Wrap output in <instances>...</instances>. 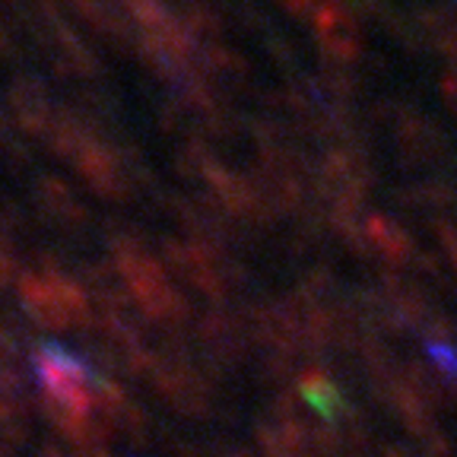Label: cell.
<instances>
[{"instance_id": "1", "label": "cell", "mask_w": 457, "mask_h": 457, "mask_svg": "<svg viewBox=\"0 0 457 457\" xmlns=\"http://www.w3.org/2000/svg\"><path fill=\"white\" fill-rule=\"evenodd\" d=\"M20 299L29 318L48 330L93 328V302L77 283L64 277H22Z\"/></svg>"}, {"instance_id": "2", "label": "cell", "mask_w": 457, "mask_h": 457, "mask_svg": "<svg viewBox=\"0 0 457 457\" xmlns=\"http://www.w3.org/2000/svg\"><path fill=\"white\" fill-rule=\"evenodd\" d=\"M194 353H197L210 369H232L238 365L251 350H254V340H251V328L245 314L232 312H207L197 321V328L191 330Z\"/></svg>"}, {"instance_id": "3", "label": "cell", "mask_w": 457, "mask_h": 457, "mask_svg": "<svg viewBox=\"0 0 457 457\" xmlns=\"http://www.w3.org/2000/svg\"><path fill=\"white\" fill-rule=\"evenodd\" d=\"M295 381H299V391L295 394L302 397V403L321 422H328V426H337V422H343L353 413L343 387L330 378V371L324 365H308V369H302V375Z\"/></svg>"}, {"instance_id": "4", "label": "cell", "mask_w": 457, "mask_h": 457, "mask_svg": "<svg viewBox=\"0 0 457 457\" xmlns=\"http://www.w3.org/2000/svg\"><path fill=\"white\" fill-rule=\"evenodd\" d=\"M29 346L32 343L26 340V334L13 321L0 318V369H20V362L29 356Z\"/></svg>"}]
</instances>
